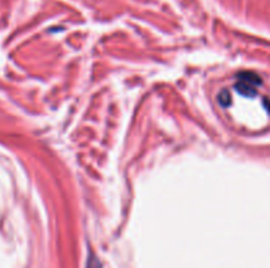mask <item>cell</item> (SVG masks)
<instances>
[{"mask_svg":"<svg viewBox=\"0 0 270 268\" xmlns=\"http://www.w3.org/2000/svg\"><path fill=\"white\" fill-rule=\"evenodd\" d=\"M219 102H220L223 106H229V102H231V96H229L228 91L224 90L223 92H220V95H219Z\"/></svg>","mask_w":270,"mask_h":268,"instance_id":"cell-4","label":"cell"},{"mask_svg":"<svg viewBox=\"0 0 270 268\" xmlns=\"http://www.w3.org/2000/svg\"><path fill=\"white\" fill-rule=\"evenodd\" d=\"M86 268H102L99 259L95 256L94 254H90L89 260H87V267Z\"/></svg>","mask_w":270,"mask_h":268,"instance_id":"cell-3","label":"cell"},{"mask_svg":"<svg viewBox=\"0 0 270 268\" xmlns=\"http://www.w3.org/2000/svg\"><path fill=\"white\" fill-rule=\"evenodd\" d=\"M238 82L246 83V84L253 86V87H258L261 84V78L254 72H242V74L238 75Z\"/></svg>","mask_w":270,"mask_h":268,"instance_id":"cell-1","label":"cell"},{"mask_svg":"<svg viewBox=\"0 0 270 268\" xmlns=\"http://www.w3.org/2000/svg\"><path fill=\"white\" fill-rule=\"evenodd\" d=\"M235 88L237 90L238 94H241V95L246 96V98L256 96V87L246 84V83H242V82H237L235 86Z\"/></svg>","mask_w":270,"mask_h":268,"instance_id":"cell-2","label":"cell"}]
</instances>
